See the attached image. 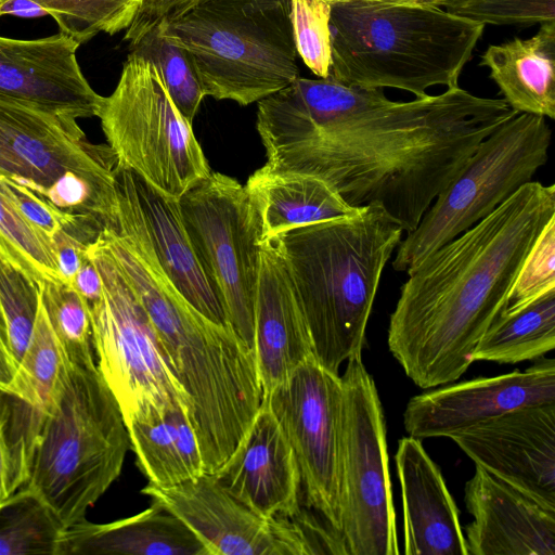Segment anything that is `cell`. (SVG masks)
<instances>
[{
  "instance_id": "6da1fadb",
  "label": "cell",
  "mask_w": 555,
  "mask_h": 555,
  "mask_svg": "<svg viewBox=\"0 0 555 555\" xmlns=\"http://www.w3.org/2000/svg\"><path fill=\"white\" fill-rule=\"evenodd\" d=\"M518 114L462 89L408 102L386 98L348 117L309 121L262 107L264 166L319 178L356 208L379 205L409 233L479 143Z\"/></svg>"
},
{
  "instance_id": "7a4b0ae2",
  "label": "cell",
  "mask_w": 555,
  "mask_h": 555,
  "mask_svg": "<svg viewBox=\"0 0 555 555\" xmlns=\"http://www.w3.org/2000/svg\"><path fill=\"white\" fill-rule=\"evenodd\" d=\"M555 188L531 181L410 268L390 314L387 344L423 389L457 380L507 306L518 272L551 220Z\"/></svg>"
},
{
  "instance_id": "3957f363",
  "label": "cell",
  "mask_w": 555,
  "mask_h": 555,
  "mask_svg": "<svg viewBox=\"0 0 555 555\" xmlns=\"http://www.w3.org/2000/svg\"><path fill=\"white\" fill-rule=\"evenodd\" d=\"M117 261L190 398L205 472L214 474L242 442L260 408L255 352L230 325L196 310L144 248L125 247Z\"/></svg>"
},
{
  "instance_id": "277c9868",
  "label": "cell",
  "mask_w": 555,
  "mask_h": 555,
  "mask_svg": "<svg viewBox=\"0 0 555 555\" xmlns=\"http://www.w3.org/2000/svg\"><path fill=\"white\" fill-rule=\"evenodd\" d=\"M403 229L379 205L270 240L282 256L302 311L315 361L338 374L362 357L383 270Z\"/></svg>"
},
{
  "instance_id": "5b68a950",
  "label": "cell",
  "mask_w": 555,
  "mask_h": 555,
  "mask_svg": "<svg viewBox=\"0 0 555 555\" xmlns=\"http://www.w3.org/2000/svg\"><path fill=\"white\" fill-rule=\"evenodd\" d=\"M331 3V78L417 99L434 86L455 88L485 26L436 7L356 0Z\"/></svg>"
},
{
  "instance_id": "8992f818",
  "label": "cell",
  "mask_w": 555,
  "mask_h": 555,
  "mask_svg": "<svg viewBox=\"0 0 555 555\" xmlns=\"http://www.w3.org/2000/svg\"><path fill=\"white\" fill-rule=\"evenodd\" d=\"M130 448L119 405L94 358L65 362L23 486L68 528L119 477Z\"/></svg>"
},
{
  "instance_id": "52a82bcc",
  "label": "cell",
  "mask_w": 555,
  "mask_h": 555,
  "mask_svg": "<svg viewBox=\"0 0 555 555\" xmlns=\"http://www.w3.org/2000/svg\"><path fill=\"white\" fill-rule=\"evenodd\" d=\"M206 96L249 105L299 77L291 0H198L160 21Z\"/></svg>"
},
{
  "instance_id": "ba28073f",
  "label": "cell",
  "mask_w": 555,
  "mask_h": 555,
  "mask_svg": "<svg viewBox=\"0 0 555 555\" xmlns=\"http://www.w3.org/2000/svg\"><path fill=\"white\" fill-rule=\"evenodd\" d=\"M117 167L111 147L88 141L76 117L0 95V173L107 225L116 219Z\"/></svg>"
},
{
  "instance_id": "9c48e42d",
  "label": "cell",
  "mask_w": 555,
  "mask_h": 555,
  "mask_svg": "<svg viewBox=\"0 0 555 555\" xmlns=\"http://www.w3.org/2000/svg\"><path fill=\"white\" fill-rule=\"evenodd\" d=\"M102 280L89 304L96 366L114 395L126 426L165 414L191 401L159 335L101 232L86 248Z\"/></svg>"
},
{
  "instance_id": "30bf717a",
  "label": "cell",
  "mask_w": 555,
  "mask_h": 555,
  "mask_svg": "<svg viewBox=\"0 0 555 555\" xmlns=\"http://www.w3.org/2000/svg\"><path fill=\"white\" fill-rule=\"evenodd\" d=\"M551 140L552 130L543 116L518 113L501 124L439 192L417 227L401 240L392 268L408 271L531 182L547 163Z\"/></svg>"
},
{
  "instance_id": "8fae6325",
  "label": "cell",
  "mask_w": 555,
  "mask_h": 555,
  "mask_svg": "<svg viewBox=\"0 0 555 555\" xmlns=\"http://www.w3.org/2000/svg\"><path fill=\"white\" fill-rule=\"evenodd\" d=\"M96 117L118 166L172 197L211 173L192 124L176 107L155 65L133 52Z\"/></svg>"
},
{
  "instance_id": "7c38bea8",
  "label": "cell",
  "mask_w": 555,
  "mask_h": 555,
  "mask_svg": "<svg viewBox=\"0 0 555 555\" xmlns=\"http://www.w3.org/2000/svg\"><path fill=\"white\" fill-rule=\"evenodd\" d=\"M340 531L348 555H398L386 426L375 382L362 357L340 376Z\"/></svg>"
},
{
  "instance_id": "4fadbf2b",
  "label": "cell",
  "mask_w": 555,
  "mask_h": 555,
  "mask_svg": "<svg viewBox=\"0 0 555 555\" xmlns=\"http://www.w3.org/2000/svg\"><path fill=\"white\" fill-rule=\"evenodd\" d=\"M178 202L186 232L228 323L254 350L262 241L259 216L245 186L211 171Z\"/></svg>"
},
{
  "instance_id": "5bb4252c",
  "label": "cell",
  "mask_w": 555,
  "mask_h": 555,
  "mask_svg": "<svg viewBox=\"0 0 555 555\" xmlns=\"http://www.w3.org/2000/svg\"><path fill=\"white\" fill-rule=\"evenodd\" d=\"M262 399L275 414L294 450L306 507L340 531L344 417L340 375L327 371L313 358Z\"/></svg>"
},
{
  "instance_id": "9a60e30c",
  "label": "cell",
  "mask_w": 555,
  "mask_h": 555,
  "mask_svg": "<svg viewBox=\"0 0 555 555\" xmlns=\"http://www.w3.org/2000/svg\"><path fill=\"white\" fill-rule=\"evenodd\" d=\"M142 493L177 516L207 555H313L298 517H268L205 473L170 487L147 483Z\"/></svg>"
},
{
  "instance_id": "2e32d148",
  "label": "cell",
  "mask_w": 555,
  "mask_h": 555,
  "mask_svg": "<svg viewBox=\"0 0 555 555\" xmlns=\"http://www.w3.org/2000/svg\"><path fill=\"white\" fill-rule=\"evenodd\" d=\"M116 192V220L109 227L134 235L196 310L218 324L230 325L186 232L178 198L120 166Z\"/></svg>"
},
{
  "instance_id": "e0dca14e",
  "label": "cell",
  "mask_w": 555,
  "mask_h": 555,
  "mask_svg": "<svg viewBox=\"0 0 555 555\" xmlns=\"http://www.w3.org/2000/svg\"><path fill=\"white\" fill-rule=\"evenodd\" d=\"M555 403V360L525 371L478 377L412 397L403 413L409 436L448 437L506 412Z\"/></svg>"
},
{
  "instance_id": "ac0fdd59",
  "label": "cell",
  "mask_w": 555,
  "mask_h": 555,
  "mask_svg": "<svg viewBox=\"0 0 555 555\" xmlns=\"http://www.w3.org/2000/svg\"><path fill=\"white\" fill-rule=\"evenodd\" d=\"M450 439L476 465L555 507V403L506 412Z\"/></svg>"
},
{
  "instance_id": "d6986e66",
  "label": "cell",
  "mask_w": 555,
  "mask_h": 555,
  "mask_svg": "<svg viewBox=\"0 0 555 555\" xmlns=\"http://www.w3.org/2000/svg\"><path fill=\"white\" fill-rule=\"evenodd\" d=\"M212 475L261 515L293 518L302 507L296 455L264 399L242 442Z\"/></svg>"
},
{
  "instance_id": "ffe728a7",
  "label": "cell",
  "mask_w": 555,
  "mask_h": 555,
  "mask_svg": "<svg viewBox=\"0 0 555 555\" xmlns=\"http://www.w3.org/2000/svg\"><path fill=\"white\" fill-rule=\"evenodd\" d=\"M79 43L59 33L35 40L0 36V95L78 118L98 115L102 95L81 73Z\"/></svg>"
},
{
  "instance_id": "44dd1931",
  "label": "cell",
  "mask_w": 555,
  "mask_h": 555,
  "mask_svg": "<svg viewBox=\"0 0 555 555\" xmlns=\"http://www.w3.org/2000/svg\"><path fill=\"white\" fill-rule=\"evenodd\" d=\"M465 504L474 518L465 527L468 555H555V507L479 465L466 482Z\"/></svg>"
},
{
  "instance_id": "7402d4cb",
  "label": "cell",
  "mask_w": 555,
  "mask_h": 555,
  "mask_svg": "<svg viewBox=\"0 0 555 555\" xmlns=\"http://www.w3.org/2000/svg\"><path fill=\"white\" fill-rule=\"evenodd\" d=\"M254 352L263 396L314 358L309 331L285 262L263 241L255 300Z\"/></svg>"
},
{
  "instance_id": "603a6c76",
  "label": "cell",
  "mask_w": 555,
  "mask_h": 555,
  "mask_svg": "<svg viewBox=\"0 0 555 555\" xmlns=\"http://www.w3.org/2000/svg\"><path fill=\"white\" fill-rule=\"evenodd\" d=\"M395 463L401 487L405 555H468L459 508L420 439L403 437Z\"/></svg>"
},
{
  "instance_id": "cb8c5ba5",
  "label": "cell",
  "mask_w": 555,
  "mask_h": 555,
  "mask_svg": "<svg viewBox=\"0 0 555 555\" xmlns=\"http://www.w3.org/2000/svg\"><path fill=\"white\" fill-rule=\"evenodd\" d=\"M59 555H207L197 537L156 503L112 522L87 519L65 528Z\"/></svg>"
},
{
  "instance_id": "d4e9b609",
  "label": "cell",
  "mask_w": 555,
  "mask_h": 555,
  "mask_svg": "<svg viewBox=\"0 0 555 555\" xmlns=\"http://www.w3.org/2000/svg\"><path fill=\"white\" fill-rule=\"evenodd\" d=\"M528 39L492 44L481 55L503 100L517 113L555 118V21Z\"/></svg>"
},
{
  "instance_id": "484cf974",
  "label": "cell",
  "mask_w": 555,
  "mask_h": 555,
  "mask_svg": "<svg viewBox=\"0 0 555 555\" xmlns=\"http://www.w3.org/2000/svg\"><path fill=\"white\" fill-rule=\"evenodd\" d=\"M244 186L258 212L262 242L292 229L351 216L360 209L319 178L279 172L264 165Z\"/></svg>"
},
{
  "instance_id": "4316f807",
  "label": "cell",
  "mask_w": 555,
  "mask_h": 555,
  "mask_svg": "<svg viewBox=\"0 0 555 555\" xmlns=\"http://www.w3.org/2000/svg\"><path fill=\"white\" fill-rule=\"evenodd\" d=\"M137 466L149 483L170 487L205 474L189 409L181 404L150 421L126 426Z\"/></svg>"
},
{
  "instance_id": "83f0119b",
  "label": "cell",
  "mask_w": 555,
  "mask_h": 555,
  "mask_svg": "<svg viewBox=\"0 0 555 555\" xmlns=\"http://www.w3.org/2000/svg\"><path fill=\"white\" fill-rule=\"evenodd\" d=\"M555 347V288L506 306L476 345L472 359L514 364L541 358Z\"/></svg>"
},
{
  "instance_id": "f1b7e54d",
  "label": "cell",
  "mask_w": 555,
  "mask_h": 555,
  "mask_svg": "<svg viewBox=\"0 0 555 555\" xmlns=\"http://www.w3.org/2000/svg\"><path fill=\"white\" fill-rule=\"evenodd\" d=\"M63 531L49 507L24 487L0 505V555H59Z\"/></svg>"
},
{
  "instance_id": "f546056e",
  "label": "cell",
  "mask_w": 555,
  "mask_h": 555,
  "mask_svg": "<svg viewBox=\"0 0 555 555\" xmlns=\"http://www.w3.org/2000/svg\"><path fill=\"white\" fill-rule=\"evenodd\" d=\"M0 257L38 286L46 281H62L53 242L23 216L1 178Z\"/></svg>"
},
{
  "instance_id": "4dcf8cb0",
  "label": "cell",
  "mask_w": 555,
  "mask_h": 555,
  "mask_svg": "<svg viewBox=\"0 0 555 555\" xmlns=\"http://www.w3.org/2000/svg\"><path fill=\"white\" fill-rule=\"evenodd\" d=\"M129 52L155 65L176 107L193 124L206 95L186 50L164 30L159 22L130 41Z\"/></svg>"
},
{
  "instance_id": "1f68e13d",
  "label": "cell",
  "mask_w": 555,
  "mask_h": 555,
  "mask_svg": "<svg viewBox=\"0 0 555 555\" xmlns=\"http://www.w3.org/2000/svg\"><path fill=\"white\" fill-rule=\"evenodd\" d=\"M51 15L60 33L79 44L99 33L115 35L132 23L142 0H33Z\"/></svg>"
},
{
  "instance_id": "d6a6232c",
  "label": "cell",
  "mask_w": 555,
  "mask_h": 555,
  "mask_svg": "<svg viewBox=\"0 0 555 555\" xmlns=\"http://www.w3.org/2000/svg\"><path fill=\"white\" fill-rule=\"evenodd\" d=\"M40 298L56 339L69 361L93 357L89 302L70 285L46 281Z\"/></svg>"
},
{
  "instance_id": "836d02e7",
  "label": "cell",
  "mask_w": 555,
  "mask_h": 555,
  "mask_svg": "<svg viewBox=\"0 0 555 555\" xmlns=\"http://www.w3.org/2000/svg\"><path fill=\"white\" fill-rule=\"evenodd\" d=\"M39 301L38 284L0 257V307L11 350L18 363L30 341Z\"/></svg>"
},
{
  "instance_id": "e575fe53",
  "label": "cell",
  "mask_w": 555,
  "mask_h": 555,
  "mask_svg": "<svg viewBox=\"0 0 555 555\" xmlns=\"http://www.w3.org/2000/svg\"><path fill=\"white\" fill-rule=\"evenodd\" d=\"M297 54L318 78H327L332 65L331 3L327 0H291Z\"/></svg>"
},
{
  "instance_id": "d590c367",
  "label": "cell",
  "mask_w": 555,
  "mask_h": 555,
  "mask_svg": "<svg viewBox=\"0 0 555 555\" xmlns=\"http://www.w3.org/2000/svg\"><path fill=\"white\" fill-rule=\"evenodd\" d=\"M451 14L491 25H531L555 21V0H442Z\"/></svg>"
},
{
  "instance_id": "8d00e7d4",
  "label": "cell",
  "mask_w": 555,
  "mask_h": 555,
  "mask_svg": "<svg viewBox=\"0 0 555 555\" xmlns=\"http://www.w3.org/2000/svg\"><path fill=\"white\" fill-rule=\"evenodd\" d=\"M555 288V219L539 235L511 289L507 306L530 300Z\"/></svg>"
},
{
  "instance_id": "74e56055",
  "label": "cell",
  "mask_w": 555,
  "mask_h": 555,
  "mask_svg": "<svg viewBox=\"0 0 555 555\" xmlns=\"http://www.w3.org/2000/svg\"><path fill=\"white\" fill-rule=\"evenodd\" d=\"M198 0H142L139 10L126 29L129 42L163 20H169L185 11Z\"/></svg>"
},
{
  "instance_id": "f35d334b",
  "label": "cell",
  "mask_w": 555,
  "mask_h": 555,
  "mask_svg": "<svg viewBox=\"0 0 555 555\" xmlns=\"http://www.w3.org/2000/svg\"><path fill=\"white\" fill-rule=\"evenodd\" d=\"M91 243L81 236L62 230L53 237L57 268L64 283L73 286L75 276L87 258L86 248Z\"/></svg>"
},
{
  "instance_id": "ab89813d",
  "label": "cell",
  "mask_w": 555,
  "mask_h": 555,
  "mask_svg": "<svg viewBox=\"0 0 555 555\" xmlns=\"http://www.w3.org/2000/svg\"><path fill=\"white\" fill-rule=\"evenodd\" d=\"M18 365L11 350L5 322L0 307V390L9 392L14 391Z\"/></svg>"
},
{
  "instance_id": "60d3db41",
  "label": "cell",
  "mask_w": 555,
  "mask_h": 555,
  "mask_svg": "<svg viewBox=\"0 0 555 555\" xmlns=\"http://www.w3.org/2000/svg\"><path fill=\"white\" fill-rule=\"evenodd\" d=\"M87 254V253H86ZM73 287L89 302L98 300L102 293V280L101 275L92 262L87 256L78 270Z\"/></svg>"
},
{
  "instance_id": "b9f144b4",
  "label": "cell",
  "mask_w": 555,
  "mask_h": 555,
  "mask_svg": "<svg viewBox=\"0 0 555 555\" xmlns=\"http://www.w3.org/2000/svg\"><path fill=\"white\" fill-rule=\"evenodd\" d=\"M5 14L18 17H40L48 13L33 0H0V16Z\"/></svg>"
},
{
  "instance_id": "7bdbcfd3",
  "label": "cell",
  "mask_w": 555,
  "mask_h": 555,
  "mask_svg": "<svg viewBox=\"0 0 555 555\" xmlns=\"http://www.w3.org/2000/svg\"><path fill=\"white\" fill-rule=\"evenodd\" d=\"M14 493L9 451L0 426V505Z\"/></svg>"
},
{
  "instance_id": "ee69618b",
  "label": "cell",
  "mask_w": 555,
  "mask_h": 555,
  "mask_svg": "<svg viewBox=\"0 0 555 555\" xmlns=\"http://www.w3.org/2000/svg\"><path fill=\"white\" fill-rule=\"evenodd\" d=\"M337 1V0H336ZM390 5H415V7H436L441 8L442 0H356Z\"/></svg>"
},
{
  "instance_id": "f6af8a7d",
  "label": "cell",
  "mask_w": 555,
  "mask_h": 555,
  "mask_svg": "<svg viewBox=\"0 0 555 555\" xmlns=\"http://www.w3.org/2000/svg\"><path fill=\"white\" fill-rule=\"evenodd\" d=\"M328 2H333V1H336V0H327Z\"/></svg>"
}]
</instances>
